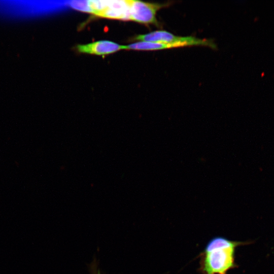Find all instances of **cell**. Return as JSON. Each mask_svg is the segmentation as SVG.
<instances>
[{"label":"cell","mask_w":274,"mask_h":274,"mask_svg":"<svg viewBox=\"0 0 274 274\" xmlns=\"http://www.w3.org/2000/svg\"><path fill=\"white\" fill-rule=\"evenodd\" d=\"M248 242L229 240L222 236L211 239L199 255L201 274H227L236 267L235 253L238 246Z\"/></svg>","instance_id":"cell-1"},{"label":"cell","mask_w":274,"mask_h":274,"mask_svg":"<svg viewBox=\"0 0 274 274\" xmlns=\"http://www.w3.org/2000/svg\"><path fill=\"white\" fill-rule=\"evenodd\" d=\"M134 40L153 43L178 44L184 47L205 46L216 49V46L211 40L199 39L193 36H176L163 30L154 31L148 33L136 36Z\"/></svg>","instance_id":"cell-2"},{"label":"cell","mask_w":274,"mask_h":274,"mask_svg":"<svg viewBox=\"0 0 274 274\" xmlns=\"http://www.w3.org/2000/svg\"><path fill=\"white\" fill-rule=\"evenodd\" d=\"M126 2L129 8V20L157 26L160 24L156 19L157 12L171 5V2L152 3L134 0H128Z\"/></svg>","instance_id":"cell-3"},{"label":"cell","mask_w":274,"mask_h":274,"mask_svg":"<svg viewBox=\"0 0 274 274\" xmlns=\"http://www.w3.org/2000/svg\"><path fill=\"white\" fill-rule=\"evenodd\" d=\"M77 49L81 53L103 55L124 49V46L110 41H99L87 44L78 45Z\"/></svg>","instance_id":"cell-4"},{"label":"cell","mask_w":274,"mask_h":274,"mask_svg":"<svg viewBox=\"0 0 274 274\" xmlns=\"http://www.w3.org/2000/svg\"><path fill=\"white\" fill-rule=\"evenodd\" d=\"M97 16L111 19L129 20L126 1H107L106 8Z\"/></svg>","instance_id":"cell-5"},{"label":"cell","mask_w":274,"mask_h":274,"mask_svg":"<svg viewBox=\"0 0 274 274\" xmlns=\"http://www.w3.org/2000/svg\"><path fill=\"white\" fill-rule=\"evenodd\" d=\"M182 47L180 45L153 43L140 41L127 46H124V49L134 50H160Z\"/></svg>","instance_id":"cell-6"},{"label":"cell","mask_w":274,"mask_h":274,"mask_svg":"<svg viewBox=\"0 0 274 274\" xmlns=\"http://www.w3.org/2000/svg\"><path fill=\"white\" fill-rule=\"evenodd\" d=\"M70 5L75 10L92 13L89 1H73L70 2Z\"/></svg>","instance_id":"cell-7"},{"label":"cell","mask_w":274,"mask_h":274,"mask_svg":"<svg viewBox=\"0 0 274 274\" xmlns=\"http://www.w3.org/2000/svg\"><path fill=\"white\" fill-rule=\"evenodd\" d=\"M89 268L91 274H101L98 262L95 258L90 264Z\"/></svg>","instance_id":"cell-8"}]
</instances>
